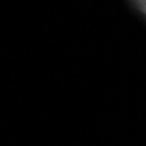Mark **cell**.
<instances>
[{
	"instance_id": "cell-1",
	"label": "cell",
	"mask_w": 146,
	"mask_h": 146,
	"mask_svg": "<svg viewBox=\"0 0 146 146\" xmlns=\"http://www.w3.org/2000/svg\"><path fill=\"white\" fill-rule=\"evenodd\" d=\"M131 4L135 7L137 11H139L142 15L146 18V0H130Z\"/></svg>"
}]
</instances>
